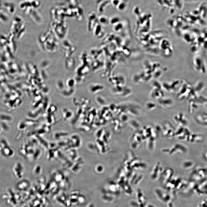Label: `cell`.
Segmentation results:
<instances>
[{"label": "cell", "instance_id": "6da1fadb", "mask_svg": "<svg viewBox=\"0 0 207 207\" xmlns=\"http://www.w3.org/2000/svg\"><path fill=\"white\" fill-rule=\"evenodd\" d=\"M116 196L113 194H103L101 196L102 200L106 203H111L113 202L115 199Z\"/></svg>", "mask_w": 207, "mask_h": 207}, {"label": "cell", "instance_id": "7a4b0ae2", "mask_svg": "<svg viewBox=\"0 0 207 207\" xmlns=\"http://www.w3.org/2000/svg\"><path fill=\"white\" fill-rule=\"evenodd\" d=\"M78 202L81 204H83L86 202V198L84 196L81 195L78 196L77 198Z\"/></svg>", "mask_w": 207, "mask_h": 207}, {"label": "cell", "instance_id": "3957f363", "mask_svg": "<svg viewBox=\"0 0 207 207\" xmlns=\"http://www.w3.org/2000/svg\"><path fill=\"white\" fill-rule=\"evenodd\" d=\"M99 21L102 24L106 25L108 23V20L105 16L101 17L99 19Z\"/></svg>", "mask_w": 207, "mask_h": 207}, {"label": "cell", "instance_id": "277c9868", "mask_svg": "<svg viewBox=\"0 0 207 207\" xmlns=\"http://www.w3.org/2000/svg\"><path fill=\"white\" fill-rule=\"evenodd\" d=\"M120 21V19L119 18L117 17H114L111 19L110 22L111 24L115 25L119 23Z\"/></svg>", "mask_w": 207, "mask_h": 207}, {"label": "cell", "instance_id": "5b68a950", "mask_svg": "<svg viewBox=\"0 0 207 207\" xmlns=\"http://www.w3.org/2000/svg\"><path fill=\"white\" fill-rule=\"evenodd\" d=\"M125 7V4L124 2H120L119 4L117 7L118 10L120 11H122L124 10Z\"/></svg>", "mask_w": 207, "mask_h": 207}, {"label": "cell", "instance_id": "8992f818", "mask_svg": "<svg viewBox=\"0 0 207 207\" xmlns=\"http://www.w3.org/2000/svg\"><path fill=\"white\" fill-rule=\"evenodd\" d=\"M120 0H112V4L114 6L117 7L120 2Z\"/></svg>", "mask_w": 207, "mask_h": 207}, {"label": "cell", "instance_id": "52a82bcc", "mask_svg": "<svg viewBox=\"0 0 207 207\" xmlns=\"http://www.w3.org/2000/svg\"><path fill=\"white\" fill-rule=\"evenodd\" d=\"M86 207H95V206L93 203H91L89 204Z\"/></svg>", "mask_w": 207, "mask_h": 207}]
</instances>
